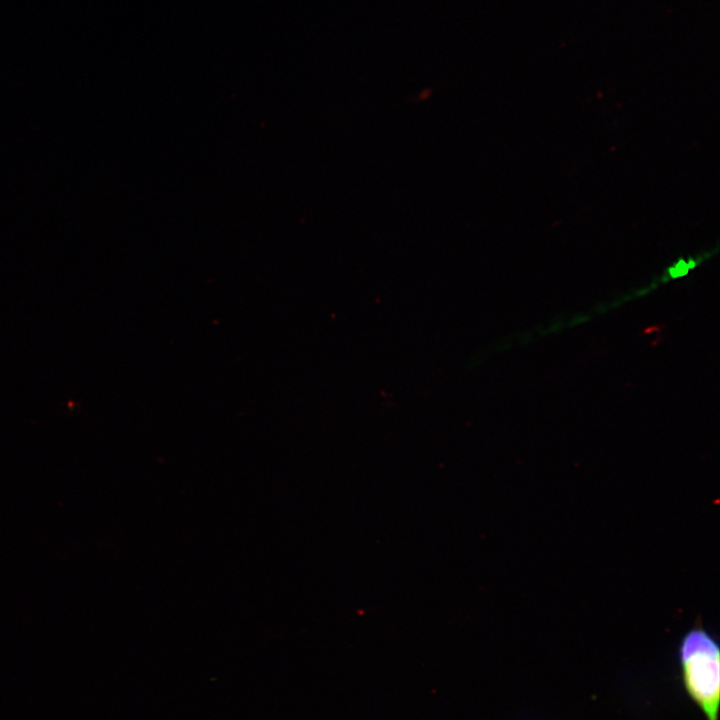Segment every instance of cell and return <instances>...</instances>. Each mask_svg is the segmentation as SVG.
Instances as JSON below:
<instances>
[{
  "label": "cell",
  "instance_id": "cell-1",
  "mask_svg": "<svg viewBox=\"0 0 720 720\" xmlns=\"http://www.w3.org/2000/svg\"><path fill=\"white\" fill-rule=\"evenodd\" d=\"M678 660L683 688L705 720H719L720 647L704 628L694 627L681 639Z\"/></svg>",
  "mask_w": 720,
  "mask_h": 720
}]
</instances>
